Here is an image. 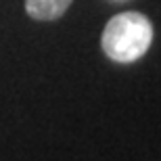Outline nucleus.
I'll use <instances>...</instances> for the list:
<instances>
[{"mask_svg": "<svg viewBox=\"0 0 161 161\" xmlns=\"http://www.w3.org/2000/svg\"><path fill=\"white\" fill-rule=\"evenodd\" d=\"M153 42V25L144 15L134 11L115 15L103 31L101 46L115 63H134L149 50Z\"/></svg>", "mask_w": 161, "mask_h": 161, "instance_id": "1", "label": "nucleus"}, {"mask_svg": "<svg viewBox=\"0 0 161 161\" xmlns=\"http://www.w3.org/2000/svg\"><path fill=\"white\" fill-rule=\"evenodd\" d=\"M73 0H25V11L36 21H54L65 15Z\"/></svg>", "mask_w": 161, "mask_h": 161, "instance_id": "2", "label": "nucleus"}]
</instances>
